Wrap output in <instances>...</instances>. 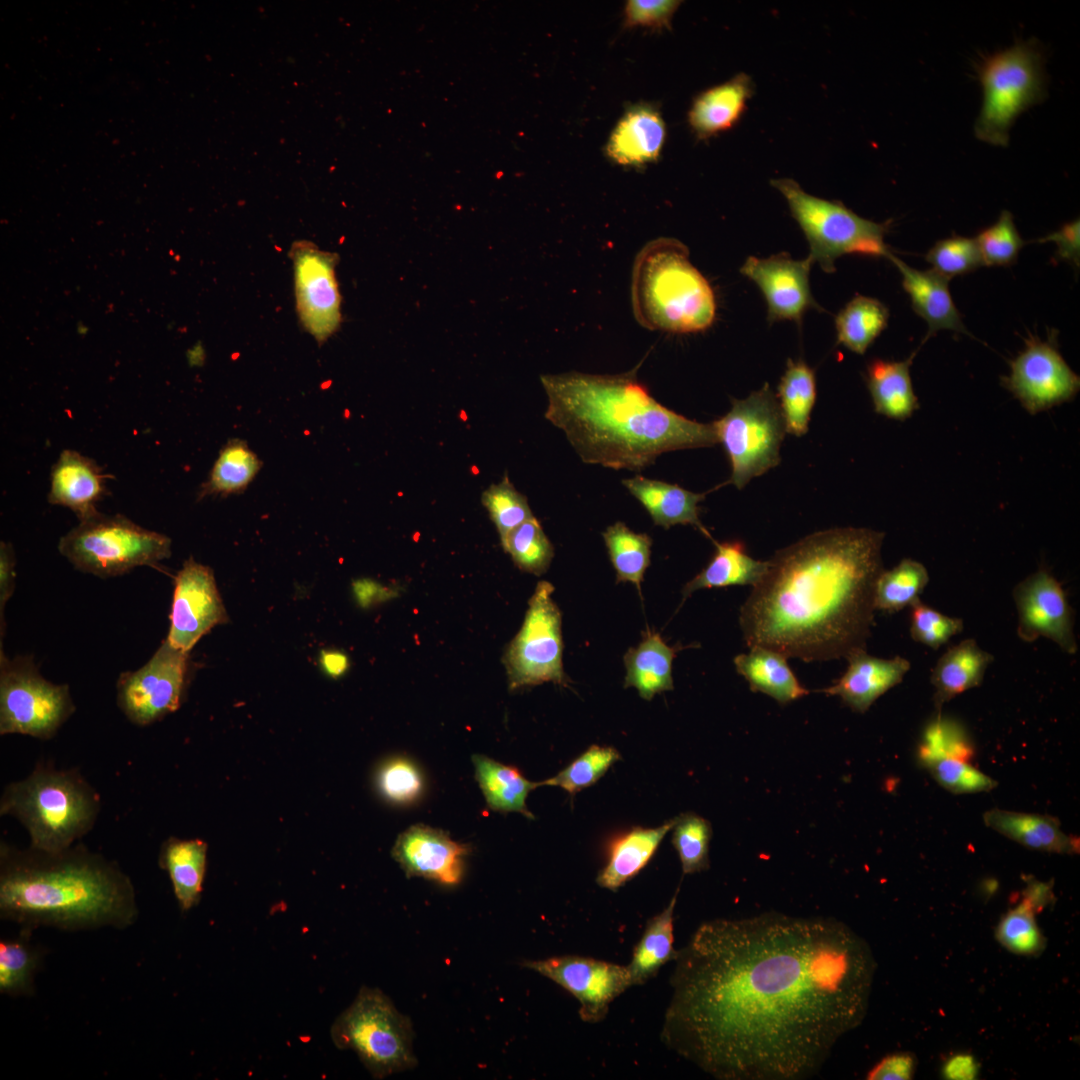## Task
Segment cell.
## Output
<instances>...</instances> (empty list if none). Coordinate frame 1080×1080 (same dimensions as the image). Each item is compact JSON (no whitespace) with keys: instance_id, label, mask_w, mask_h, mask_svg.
Masks as SVG:
<instances>
[{"instance_id":"cell-13","label":"cell","mask_w":1080,"mask_h":1080,"mask_svg":"<svg viewBox=\"0 0 1080 1080\" xmlns=\"http://www.w3.org/2000/svg\"><path fill=\"white\" fill-rule=\"evenodd\" d=\"M553 592L551 583L537 584L523 624L506 648L503 664L512 691L545 682L568 686L562 662V616Z\"/></svg>"},{"instance_id":"cell-20","label":"cell","mask_w":1080,"mask_h":1080,"mask_svg":"<svg viewBox=\"0 0 1080 1080\" xmlns=\"http://www.w3.org/2000/svg\"><path fill=\"white\" fill-rule=\"evenodd\" d=\"M812 264L809 256L803 260H795L785 252L767 258L750 256L746 259L740 272L752 280L763 293L770 324L781 320L800 324L806 311H822L810 289L809 273Z\"/></svg>"},{"instance_id":"cell-55","label":"cell","mask_w":1080,"mask_h":1080,"mask_svg":"<svg viewBox=\"0 0 1080 1080\" xmlns=\"http://www.w3.org/2000/svg\"><path fill=\"white\" fill-rule=\"evenodd\" d=\"M680 4V1L673 0H629L625 5V26L669 28L672 17Z\"/></svg>"},{"instance_id":"cell-62","label":"cell","mask_w":1080,"mask_h":1080,"mask_svg":"<svg viewBox=\"0 0 1080 1080\" xmlns=\"http://www.w3.org/2000/svg\"><path fill=\"white\" fill-rule=\"evenodd\" d=\"M187 358L190 365H201L205 358L203 347L200 344H196L193 348L188 350Z\"/></svg>"},{"instance_id":"cell-56","label":"cell","mask_w":1080,"mask_h":1080,"mask_svg":"<svg viewBox=\"0 0 1080 1080\" xmlns=\"http://www.w3.org/2000/svg\"><path fill=\"white\" fill-rule=\"evenodd\" d=\"M1035 243L1054 242L1056 251L1054 258L1058 261L1067 262L1079 268L1080 264V222L1075 219L1065 223L1058 230L1045 237L1033 240Z\"/></svg>"},{"instance_id":"cell-15","label":"cell","mask_w":1080,"mask_h":1080,"mask_svg":"<svg viewBox=\"0 0 1080 1080\" xmlns=\"http://www.w3.org/2000/svg\"><path fill=\"white\" fill-rule=\"evenodd\" d=\"M1001 384L1035 415L1072 400L1080 389V377L1060 354L1057 333L1052 330L1046 340L1030 334Z\"/></svg>"},{"instance_id":"cell-27","label":"cell","mask_w":1080,"mask_h":1080,"mask_svg":"<svg viewBox=\"0 0 1080 1080\" xmlns=\"http://www.w3.org/2000/svg\"><path fill=\"white\" fill-rule=\"evenodd\" d=\"M676 820L674 817L655 828L633 827L615 836L608 845L607 861L596 883L616 892L633 879L649 863Z\"/></svg>"},{"instance_id":"cell-23","label":"cell","mask_w":1080,"mask_h":1080,"mask_svg":"<svg viewBox=\"0 0 1080 1080\" xmlns=\"http://www.w3.org/2000/svg\"><path fill=\"white\" fill-rule=\"evenodd\" d=\"M109 478L92 458L65 449L51 469L48 502L69 508L79 521L88 519L99 513L96 505L108 493Z\"/></svg>"},{"instance_id":"cell-19","label":"cell","mask_w":1080,"mask_h":1080,"mask_svg":"<svg viewBox=\"0 0 1080 1080\" xmlns=\"http://www.w3.org/2000/svg\"><path fill=\"white\" fill-rule=\"evenodd\" d=\"M1012 597L1019 639L1031 643L1045 637L1067 654L1077 652L1072 609L1061 583L1047 569L1040 568L1019 582Z\"/></svg>"},{"instance_id":"cell-4","label":"cell","mask_w":1080,"mask_h":1080,"mask_svg":"<svg viewBox=\"0 0 1080 1080\" xmlns=\"http://www.w3.org/2000/svg\"><path fill=\"white\" fill-rule=\"evenodd\" d=\"M0 915L22 929H125L138 917L133 883L116 862L78 843L48 852L0 842Z\"/></svg>"},{"instance_id":"cell-43","label":"cell","mask_w":1080,"mask_h":1080,"mask_svg":"<svg viewBox=\"0 0 1080 1080\" xmlns=\"http://www.w3.org/2000/svg\"><path fill=\"white\" fill-rule=\"evenodd\" d=\"M616 582H632L640 590L644 573L650 565L652 539L645 533H635L623 522L610 525L602 533Z\"/></svg>"},{"instance_id":"cell-58","label":"cell","mask_w":1080,"mask_h":1080,"mask_svg":"<svg viewBox=\"0 0 1080 1080\" xmlns=\"http://www.w3.org/2000/svg\"><path fill=\"white\" fill-rule=\"evenodd\" d=\"M16 557L13 546L7 542L0 544V626L3 635L5 605L13 594L15 586Z\"/></svg>"},{"instance_id":"cell-57","label":"cell","mask_w":1080,"mask_h":1080,"mask_svg":"<svg viewBox=\"0 0 1080 1080\" xmlns=\"http://www.w3.org/2000/svg\"><path fill=\"white\" fill-rule=\"evenodd\" d=\"M916 1068L915 1057L908 1052H896L882 1058L868 1073L869 1080H909Z\"/></svg>"},{"instance_id":"cell-35","label":"cell","mask_w":1080,"mask_h":1080,"mask_svg":"<svg viewBox=\"0 0 1080 1080\" xmlns=\"http://www.w3.org/2000/svg\"><path fill=\"white\" fill-rule=\"evenodd\" d=\"M675 652L676 648L668 646L658 633L646 631L638 646L630 648L624 655V687L635 688L645 700L672 690Z\"/></svg>"},{"instance_id":"cell-9","label":"cell","mask_w":1080,"mask_h":1080,"mask_svg":"<svg viewBox=\"0 0 1080 1080\" xmlns=\"http://www.w3.org/2000/svg\"><path fill=\"white\" fill-rule=\"evenodd\" d=\"M58 549L76 569L104 578L157 567L171 556V539L123 515L99 512L61 537Z\"/></svg>"},{"instance_id":"cell-38","label":"cell","mask_w":1080,"mask_h":1080,"mask_svg":"<svg viewBox=\"0 0 1080 1080\" xmlns=\"http://www.w3.org/2000/svg\"><path fill=\"white\" fill-rule=\"evenodd\" d=\"M679 889L668 905L650 918L643 934L635 945L627 969L632 985H643L659 972L660 968L674 961L678 950L674 947V911Z\"/></svg>"},{"instance_id":"cell-29","label":"cell","mask_w":1080,"mask_h":1080,"mask_svg":"<svg viewBox=\"0 0 1080 1080\" xmlns=\"http://www.w3.org/2000/svg\"><path fill=\"white\" fill-rule=\"evenodd\" d=\"M988 828L1029 849L1076 854L1079 839L1062 831L1060 821L1053 816L993 808L983 814Z\"/></svg>"},{"instance_id":"cell-21","label":"cell","mask_w":1080,"mask_h":1080,"mask_svg":"<svg viewBox=\"0 0 1080 1080\" xmlns=\"http://www.w3.org/2000/svg\"><path fill=\"white\" fill-rule=\"evenodd\" d=\"M466 844L452 840L448 833L423 824L412 825L396 839L391 850L407 877H422L454 886L463 876Z\"/></svg>"},{"instance_id":"cell-2","label":"cell","mask_w":1080,"mask_h":1080,"mask_svg":"<svg viewBox=\"0 0 1080 1080\" xmlns=\"http://www.w3.org/2000/svg\"><path fill=\"white\" fill-rule=\"evenodd\" d=\"M884 533L832 528L778 552L740 608L746 644L805 662L866 649Z\"/></svg>"},{"instance_id":"cell-48","label":"cell","mask_w":1080,"mask_h":1080,"mask_svg":"<svg viewBox=\"0 0 1080 1080\" xmlns=\"http://www.w3.org/2000/svg\"><path fill=\"white\" fill-rule=\"evenodd\" d=\"M918 762L940 786L953 794L988 792L997 787V782L992 777L976 769L968 761L932 756L918 759Z\"/></svg>"},{"instance_id":"cell-31","label":"cell","mask_w":1080,"mask_h":1080,"mask_svg":"<svg viewBox=\"0 0 1080 1080\" xmlns=\"http://www.w3.org/2000/svg\"><path fill=\"white\" fill-rule=\"evenodd\" d=\"M1021 897V901L1000 920L996 928V938L1012 953L1033 956L1045 947V939L1037 925L1035 914L1054 899L1052 884L1030 881L1023 889Z\"/></svg>"},{"instance_id":"cell-61","label":"cell","mask_w":1080,"mask_h":1080,"mask_svg":"<svg viewBox=\"0 0 1080 1080\" xmlns=\"http://www.w3.org/2000/svg\"><path fill=\"white\" fill-rule=\"evenodd\" d=\"M320 663L324 672L332 678L343 676L350 666L348 656L338 650H323Z\"/></svg>"},{"instance_id":"cell-32","label":"cell","mask_w":1080,"mask_h":1080,"mask_svg":"<svg viewBox=\"0 0 1080 1080\" xmlns=\"http://www.w3.org/2000/svg\"><path fill=\"white\" fill-rule=\"evenodd\" d=\"M158 864L169 875L180 910L188 912L196 906L206 873L207 843L169 837L161 845Z\"/></svg>"},{"instance_id":"cell-7","label":"cell","mask_w":1080,"mask_h":1080,"mask_svg":"<svg viewBox=\"0 0 1080 1080\" xmlns=\"http://www.w3.org/2000/svg\"><path fill=\"white\" fill-rule=\"evenodd\" d=\"M333 1044L354 1051L375 1079L412 1069L414 1032L409 1018L377 988L362 987L331 1027Z\"/></svg>"},{"instance_id":"cell-47","label":"cell","mask_w":1080,"mask_h":1080,"mask_svg":"<svg viewBox=\"0 0 1080 1080\" xmlns=\"http://www.w3.org/2000/svg\"><path fill=\"white\" fill-rule=\"evenodd\" d=\"M672 832L683 874H693L709 868V844L712 837L710 822L693 813L677 816Z\"/></svg>"},{"instance_id":"cell-36","label":"cell","mask_w":1080,"mask_h":1080,"mask_svg":"<svg viewBox=\"0 0 1080 1080\" xmlns=\"http://www.w3.org/2000/svg\"><path fill=\"white\" fill-rule=\"evenodd\" d=\"M475 779L478 782L489 809L495 812H517L534 819L526 800L529 793L539 786L531 782L521 771L481 754L472 756Z\"/></svg>"},{"instance_id":"cell-10","label":"cell","mask_w":1080,"mask_h":1080,"mask_svg":"<svg viewBox=\"0 0 1080 1080\" xmlns=\"http://www.w3.org/2000/svg\"><path fill=\"white\" fill-rule=\"evenodd\" d=\"M1043 63L1036 44L1024 41L984 59L978 68L983 102L974 127L979 140L1008 145L1016 118L1045 98Z\"/></svg>"},{"instance_id":"cell-22","label":"cell","mask_w":1080,"mask_h":1080,"mask_svg":"<svg viewBox=\"0 0 1080 1080\" xmlns=\"http://www.w3.org/2000/svg\"><path fill=\"white\" fill-rule=\"evenodd\" d=\"M845 673L831 686L819 690L838 696L854 712L865 713L888 690L902 682L911 668L904 657L884 659L858 650L847 658Z\"/></svg>"},{"instance_id":"cell-24","label":"cell","mask_w":1080,"mask_h":1080,"mask_svg":"<svg viewBox=\"0 0 1080 1080\" xmlns=\"http://www.w3.org/2000/svg\"><path fill=\"white\" fill-rule=\"evenodd\" d=\"M887 258L902 275V286L911 299L914 312L928 325L926 339L939 330L971 336L951 297L948 278L932 268H912L892 253Z\"/></svg>"},{"instance_id":"cell-50","label":"cell","mask_w":1080,"mask_h":1080,"mask_svg":"<svg viewBox=\"0 0 1080 1080\" xmlns=\"http://www.w3.org/2000/svg\"><path fill=\"white\" fill-rule=\"evenodd\" d=\"M945 756L970 762L973 746L964 728L956 721L935 713L926 726L917 758Z\"/></svg>"},{"instance_id":"cell-39","label":"cell","mask_w":1080,"mask_h":1080,"mask_svg":"<svg viewBox=\"0 0 1080 1080\" xmlns=\"http://www.w3.org/2000/svg\"><path fill=\"white\" fill-rule=\"evenodd\" d=\"M262 461L245 440H228L198 492L201 500L208 496L227 497L243 493L262 468Z\"/></svg>"},{"instance_id":"cell-33","label":"cell","mask_w":1080,"mask_h":1080,"mask_svg":"<svg viewBox=\"0 0 1080 1080\" xmlns=\"http://www.w3.org/2000/svg\"><path fill=\"white\" fill-rule=\"evenodd\" d=\"M913 353L903 361L874 359L866 369V384L876 413L906 420L919 408L910 376Z\"/></svg>"},{"instance_id":"cell-45","label":"cell","mask_w":1080,"mask_h":1080,"mask_svg":"<svg viewBox=\"0 0 1080 1080\" xmlns=\"http://www.w3.org/2000/svg\"><path fill=\"white\" fill-rule=\"evenodd\" d=\"M501 544L520 570L537 576L547 571L554 556L553 545L535 517L510 531Z\"/></svg>"},{"instance_id":"cell-6","label":"cell","mask_w":1080,"mask_h":1080,"mask_svg":"<svg viewBox=\"0 0 1080 1080\" xmlns=\"http://www.w3.org/2000/svg\"><path fill=\"white\" fill-rule=\"evenodd\" d=\"M98 792L77 769H58L38 762L31 773L7 784L0 815L17 819L30 846L56 852L66 849L94 827L100 812Z\"/></svg>"},{"instance_id":"cell-34","label":"cell","mask_w":1080,"mask_h":1080,"mask_svg":"<svg viewBox=\"0 0 1080 1080\" xmlns=\"http://www.w3.org/2000/svg\"><path fill=\"white\" fill-rule=\"evenodd\" d=\"M737 672L753 692L764 693L780 704L795 701L809 693L798 681L781 653L760 646L734 658Z\"/></svg>"},{"instance_id":"cell-63","label":"cell","mask_w":1080,"mask_h":1080,"mask_svg":"<svg viewBox=\"0 0 1080 1080\" xmlns=\"http://www.w3.org/2000/svg\"><path fill=\"white\" fill-rule=\"evenodd\" d=\"M76 330H77L78 334H80V335H86V334L88 333V331H89V328H88V326H87L86 324H84V323H83L82 321H79V322H78V323L76 324Z\"/></svg>"},{"instance_id":"cell-51","label":"cell","mask_w":1080,"mask_h":1080,"mask_svg":"<svg viewBox=\"0 0 1080 1080\" xmlns=\"http://www.w3.org/2000/svg\"><path fill=\"white\" fill-rule=\"evenodd\" d=\"M984 266H1011L1025 242L1014 223L1013 215L1003 210L998 220L975 237Z\"/></svg>"},{"instance_id":"cell-30","label":"cell","mask_w":1080,"mask_h":1080,"mask_svg":"<svg viewBox=\"0 0 1080 1080\" xmlns=\"http://www.w3.org/2000/svg\"><path fill=\"white\" fill-rule=\"evenodd\" d=\"M994 656L968 638L947 649L931 673L935 713L959 694L982 684Z\"/></svg>"},{"instance_id":"cell-5","label":"cell","mask_w":1080,"mask_h":1080,"mask_svg":"<svg viewBox=\"0 0 1080 1080\" xmlns=\"http://www.w3.org/2000/svg\"><path fill=\"white\" fill-rule=\"evenodd\" d=\"M635 318L650 330L694 333L714 321L716 302L689 251L673 238H658L638 254L632 274Z\"/></svg>"},{"instance_id":"cell-41","label":"cell","mask_w":1080,"mask_h":1080,"mask_svg":"<svg viewBox=\"0 0 1080 1080\" xmlns=\"http://www.w3.org/2000/svg\"><path fill=\"white\" fill-rule=\"evenodd\" d=\"M889 310L876 298L856 295L835 317L837 342L864 354L886 328Z\"/></svg>"},{"instance_id":"cell-54","label":"cell","mask_w":1080,"mask_h":1080,"mask_svg":"<svg viewBox=\"0 0 1080 1080\" xmlns=\"http://www.w3.org/2000/svg\"><path fill=\"white\" fill-rule=\"evenodd\" d=\"M910 608L911 638L933 650L939 649L963 630L964 624L961 618L945 615L920 599Z\"/></svg>"},{"instance_id":"cell-14","label":"cell","mask_w":1080,"mask_h":1080,"mask_svg":"<svg viewBox=\"0 0 1080 1080\" xmlns=\"http://www.w3.org/2000/svg\"><path fill=\"white\" fill-rule=\"evenodd\" d=\"M188 654L165 639L145 665L120 674L117 705L131 723L147 726L180 707L188 683Z\"/></svg>"},{"instance_id":"cell-3","label":"cell","mask_w":1080,"mask_h":1080,"mask_svg":"<svg viewBox=\"0 0 1080 1080\" xmlns=\"http://www.w3.org/2000/svg\"><path fill=\"white\" fill-rule=\"evenodd\" d=\"M545 418L561 429L584 463L640 471L666 452L718 444L712 423L657 402L635 370L617 375H543Z\"/></svg>"},{"instance_id":"cell-60","label":"cell","mask_w":1080,"mask_h":1080,"mask_svg":"<svg viewBox=\"0 0 1080 1080\" xmlns=\"http://www.w3.org/2000/svg\"><path fill=\"white\" fill-rule=\"evenodd\" d=\"M979 1065L970 1054H956L944 1064L942 1074L947 1079L971 1080L978 1074Z\"/></svg>"},{"instance_id":"cell-12","label":"cell","mask_w":1080,"mask_h":1080,"mask_svg":"<svg viewBox=\"0 0 1080 1080\" xmlns=\"http://www.w3.org/2000/svg\"><path fill=\"white\" fill-rule=\"evenodd\" d=\"M75 709L68 685L46 680L31 656L8 658L1 646V735L52 739Z\"/></svg>"},{"instance_id":"cell-26","label":"cell","mask_w":1080,"mask_h":1080,"mask_svg":"<svg viewBox=\"0 0 1080 1080\" xmlns=\"http://www.w3.org/2000/svg\"><path fill=\"white\" fill-rule=\"evenodd\" d=\"M665 134V123L656 108L649 104L634 105L612 131L607 155L621 165L654 162L662 150Z\"/></svg>"},{"instance_id":"cell-53","label":"cell","mask_w":1080,"mask_h":1080,"mask_svg":"<svg viewBox=\"0 0 1080 1080\" xmlns=\"http://www.w3.org/2000/svg\"><path fill=\"white\" fill-rule=\"evenodd\" d=\"M925 259L932 269L948 279L984 266L975 238L958 235L938 240Z\"/></svg>"},{"instance_id":"cell-46","label":"cell","mask_w":1080,"mask_h":1080,"mask_svg":"<svg viewBox=\"0 0 1080 1080\" xmlns=\"http://www.w3.org/2000/svg\"><path fill=\"white\" fill-rule=\"evenodd\" d=\"M620 759L617 749L593 744L555 776L539 782V786H557L574 796L594 785Z\"/></svg>"},{"instance_id":"cell-17","label":"cell","mask_w":1080,"mask_h":1080,"mask_svg":"<svg viewBox=\"0 0 1080 1080\" xmlns=\"http://www.w3.org/2000/svg\"><path fill=\"white\" fill-rule=\"evenodd\" d=\"M522 966L552 980L579 1002L584 1022L605 1019L610 1004L632 985L627 966L580 955L526 960Z\"/></svg>"},{"instance_id":"cell-59","label":"cell","mask_w":1080,"mask_h":1080,"mask_svg":"<svg viewBox=\"0 0 1080 1080\" xmlns=\"http://www.w3.org/2000/svg\"><path fill=\"white\" fill-rule=\"evenodd\" d=\"M353 591L361 607H370L396 597L399 590L381 585L371 579H358L353 583Z\"/></svg>"},{"instance_id":"cell-16","label":"cell","mask_w":1080,"mask_h":1080,"mask_svg":"<svg viewBox=\"0 0 1080 1080\" xmlns=\"http://www.w3.org/2000/svg\"><path fill=\"white\" fill-rule=\"evenodd\" d=\"M294 269L296 308L304 329L319 345L340 327L341 296L335 276L338 256L308 241L290 250Z\"/></svg>"},{"instance_id":"cell-42","label":"cell","mask_w":1080,"mask_h":1080,"mask_svg":"<svg viewBox=\"0 0 1080 1080\" xmlns=\"http://www.w3.org/2000/svg\"><path fill=\"white\" fill-rule=\"evenodd\" d=\"M32 932L22 929L15 939L0 942V992L12 997L34 993L35 975L42 953L30 942Z\"/></svg>"},{"instance_id":"cell-28","label":"cell","mask_w":1080,"mask_h":1080,"mask_svg":"<svg viewBox=\"0 0 1080 1080\" xmlns=\"http://www.w3.org/2000/svg\"><path fill=\"white\" fill-rule=\"evenodd\" d=\"M622 483L646 508L655 525L668 529L677 524H689L715 541L699 518L698 504L705 499L706 494L694 493L676 484L640 475L624 479Z\"/></svg>"},{"instance_id":"cell-37","label":"cell","mask_w":1080,"mask_h":1080,"mask_svg":"<svg viewBox=\"0 0 1080 1080\" xmlns=\"http://www.w3.org/2000/svg\"><path fill=\"white\" fill-rule=\"evenodd\" d=\"M709 564L683 588L685 600L693 592L705 588L757 584L766 573L769 560H756L749 556L739 541L718 543Z\"/></svg>"},{"instance_id":"cell-11","label":"cell","mask_w":1080,"mask_h":1080,"mask_svg":"<svg viewBox=\"0 0 1080 1080\" xmlns=\"http://www.w3.org/2000/svg\"><path fill=\"white\" fill-rule=\"evenodd\" d=\"M731 403L728 413L713 425L729 458L728 483L742 489L751 479L780 463L786 429L777 397L768 383Z\"/></svg>"},{"instance_id":"cell-1","label":"cell","mask_w":1080,"mask_h":1080,"mask_svg":"<svg viewBox=\"0 0 1080 1080\" xmlns=\"http://www.w3.org/2000/svg\"><path fill=\"white\" fill-rule=\"evenodd\" d=\"M661 1040L719 1080H803L864 1020L868 943L834 918L702 923L678 950Z\"/></svg>"},{"instance_id":"cell-40","label":"cell","mask_w":1080,"mask_h":1080,"mask_svg":"<svg viewBox=\"0 0 1080 1080\" xmlns=\"http://www.w3.org/2000/svg\"><path fill=\"white\" fill-rule=\"evenodd\" d=\"M816 392L814 370L801 359L794 361L789 358L776 396L786 433L797 437L807 433Z\"/></svg>"},{"instance_id":"cell-52","label":"cell","mask_w":1080,"mask_h":1080,"mask_svg":"<svg viewBox=\"0 0 1080 1080\" xmlns=\"http://www.w3.org/2000/svg\"><path fill=\"white\" fill-rule=\"evenodd\" d=\"M376 781L382 796L399 805L418 800L425 786L421 770L406 757L386 761L379 769Z\"/></svg>"},{"instance_id":"cell-18","label":"cell","mask_w":1080,"mask_h":1080,"mask_svg":"<svg viewBox=\"0 0 1080 1080\" xmlns=\"http://www.w3.org/2000/svg\"><path fill=\"white\" fill-rule=\"evenodd\" d=\"M228 621L213 570L190 557L174 577L166 640L173 647L189 653L205 634Z\"/></svg>"},{"instance_id":"cell-8","label":"cell","mask_w":1080,"mask_h":1080,"mask_svg":"<svg viewBox=\"0 0 1080 1080\" xmlns=\"http://www.w3.org/2000/svg\"><path fill=\"white\" fill-rule=\"evenodd\" d=\"M770 184L786 199L809 243L808 256L824 272H834L836 259L846 254L887 258L892 253L884 242L889 221L862 218L842 202L806 193L789 178L773 179Z\"/></svg>"},{"instance_id":"cell-44","label":"cell","mask_w":1080,"mask_h":1080,"mask_svg":"<svg viewBox=\"0 0 1080 1080\" xmlns=\"http://www.w3.org/2000/svg\"><path fill=\"white\" fill-rule=\"evenodd\" d=\"M928 582L926 567L910 558L901 560L890 570L883 569L875 585V610L895 613L911 606L920 599Z\"/></svg>"},{"instance_id":"cell-49","label":"cell","mask_w":1080,"mask_h":1080,"mask_svg":"<svg viewBox=\"0 0 1080 1080\" xmlns=\"http://www.w3.org/2000/svg\"><path fill=\"white\" fill-rule=\"evenodd\" d=\"M481 502L495 524L500 540L517 526L534 518L526 496L514 487L507 475L483 491Z\"/></svg>"},{"instance_id":"cell-25","label":"cell","mask_w":1080,"mask_h":1080,"mask_svg":"<svg viewBox=\"0 0 1080 1080\" xmlns=\"http://www.w3.org/2000/svg\"><path fill=\"white\" fill-rule=\"evenodd\" d=\"M753 94L754 83L746 73L698 94L688 112V122L696 137L706 140L733 128Z\"/></svg>"}]
</instances>
